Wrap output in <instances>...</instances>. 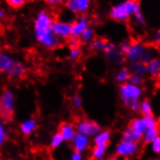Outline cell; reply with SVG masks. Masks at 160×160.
Here are the masks:
<instances>
[{"mask_svg":"<svg viewBox=\"0 0 160 160\" xmlns=\"http://www.w3.org/2000/svg\"><path fill=\"white\" fill-rule=\"evenodd\" d=\"M52 18L46 11L41 12L35 22V34L38 42L47 49H56L59 46V40L52 30Z\"/></svg>","mask_w":160,"mask_h":160,"instance_id":"cell-1","label":"cell"},{"mask_svg":"<svg viewBox=\"0 0 160 160\" xmlns=\"http://www.w3.org/2000/svg\"><path fill=\"white\" fill-rule=\"evenodd\" d=\"M15 95L10 88H4L0 94V112L1 118L8 120L12 119L15 111Z\"/></svg>","mask_w":160,"mask_h":160,"instance_id":"cell-2","label":"cell"},{"mask_svg":"<svg viewBox=\"0 0 160 160\" xmlns=\"http://www.w3.org/2000/svg\"><path fill=\"white\" fill-rule=\"evenodd\" d=\"M118 94L122 105L124 107H128L132 100L140 99L142 97L143 89L141 88V87L134 86V84H131L129 82H123L119 84Z\"/></svg>","mask_w":160,"mask_h":160,"instance_id":"cell-3","label":"cell"},{"mask_svg":"<svg viewBox=\"0 0 160 160\" xmlns=\"http://www.w3.org/2000/svg\"><path fill=\"white\" fill-rule=\"evenodd\" d=\"M139 4V0H128L112 9L110 17L116 21H126L133 14L134 8Z\"/></svg>","mask_w":160,"mask_h":160,"instance_id":"cell-4","label":"cell"},{"mask_svg":"<svg viewBox=\"0 0 160 160\" xmlns=\"http://www.w3.org/2000/svg\"><path fill=\"white\" fill-rule=\"evenodd\" d=\"M75 128H76V132L81 133L82 135H86L88 138L94 137L102 130L101 126L96 121L90 120V119L79 120L76 123V125H75Z\"/></svg>","mask_w":160,"mask_h":160,"instance_id":"cell-5","label":"cell"},{"mask_svg":"<svg viewBox=\"0 0 160 160\" xmlns=\"http://www.w3.org/2000/svg\"><path fill=\"white\" fill-rule=\"evenodd\" d=\"M139 150V144L134 143V142H130V141H124V140H120L118 143L115 152L116 155L123 158H128L135 155Z\"/></svg>","mask_w":160,"mask_h":160,"instance_id":"cell-6","label":"cell"},{"mask_svg":"<svg viewBox=\"0 0 160 160\" xmlns=\"http://www.w3.org/2000/svg\"><path fill=\"white\" fill-rule=\"evenodd\" d=\"M145 51H146L145 46L142 45L141 43H139V42L128 43L127 50L123 54L124 58H126L130 62L141 60V58H142V55H143Z\"/></svg>","mask_w":160,"mask_h":160,"instance_id":"cell-7","label":"cell"},{"mask_svg":"<svg viewBox=\"0 0 160 160\" xmlns=\"http://www.w3.org/2000/svg\"><path fill=\"white\" fill-rule=\"evenodd\" d=\"M105 54H106V58L108 59V61L114 65H120L123 63L124 61V55L122 54L119 50L117 49V47L112 44L108 43L107 46L105 47L104 49Z\"/></svg>","mask_w":160,"mask_h":160,"instance_id":"cell-8","label":"cell"},{"mask_svg":"<svg viewBox=\"0 0 160 160\" xmlns=\"http://www.w3.org/2000/svg\"><path fill=\"white\" fill-rule=\"evenodd\" d=\"M52 30L58 38L60 37L67 40L71 35V25L65 22L53 21L52 23Z\"/></svg>","mask_w":160,"mask_h":160,"instance_id":"cell-9","label":"cell"},{"mask_svg":"<svg viewBox=\"0 0 160 160\" xmlns=\"http://www.w3.org/2000/svg\"><path fill=\"white\" fill-rule=\"evenodd\" d=\"M72 143V148L74 152H83L84 150H87L88 148L89 147V138L87 137L86 135H82L81 133H76L74 138L71 141Z\"/></svg>","mask_w":160,"mask_h":160,"instance_id":"cell-10","label":"cell"},{"mask_svg":"<svg viewBox=\"0 0 160 160\" xmlns=\"http://www.w3.org/2000/svg\"><path fill=\"white\" fill-rule=\"evenodd\" d=\"M58 133L62 137L64 142H71L77 132L73 123L68 121H63L58 126Z\"/></svg>","mask_w":160,"mask_h":160,"instance_id":"cell-11","label":"cell"},{"mask_svg":"<svg viewBox=\"0 0 160 160\" xmlns=\"http://www.w3.org/2000/svg\"><path fill=\"white\" fill-rule=\"evenodd\" d=\"M71 25V35L73 38H80L82 33L88 27V18L86 16H82L78 21L74 22Z\"/></svg>","mask_w":160,"mask_h":160,"instance_id":"cell-12","label":"cell"},{"mask_svg":"<svg viewBox=\"0 0 160 160\" xmlns=\"http://www.w3.org/2000/svg\"><path fill=\"white\" fill-rule=\"evenodd\" d=\"M16 61L13 58L6 53L0 52V73L8 74L16 65Z\"/></svg>","mask_w":160,"mask_h":160,"instance_id":"cell-13","label":"cell"},{"mask_svg":"<svg viewBox=\"0 0 160 160\" xmlns=\"http://www.w3.org/2000/svg\"><path fill=\"white\" fill-rule=\"evenodd\" d=\"M127 69L130 74L137 75V76L142 78H144L147 75V64L143 63L141 60L130 62Z\"/></svg>","mask_w":160,"mask_h":160,"instance_id":"cell-14","label":"cell"},{"mask_svg":"<svg viewBox=\"0 0 160 160\" xmlns=\"http://www.w3.org/2000/svg\"><path fill=\"white\" fill-rule=\"evenodd\" d=\"M89 5V0H67V7L74 13L86 12Z\"/></svg>","mask_w":160,"mask_h":160,"instance_id":"cell-15","label":"cell"},{"mask_svg":"<svg viewBox=\"0 0 160 160\" xmlns=\"http://www.w3.org/2000/svg\"><path fill=\"white\" fill-rule=\"evenodd\" d=\"M37 128V121L34 118H27L23 120L20 124V130L22 135L29 136L31 135Z\"/></svg>","mask_w":160,"mask_h":160,"instance_id":"cell-16","label":"cell"},{"mask_svg":"<svg viewBox=\"0 0 160 160\" xmlns=\"http://www.w3.org/2000/svg\"><path fill=\"white\" fill-rule=\"evenodd\" d=\"M128 127L134 131L135 133L143 136V134L145 133V131L147 129L145 123H144V120L142 118H132L130 121H129V124H128Z\"/></svg>","mask_w":160,"mask_h":160,"instance_id":"cell-17","label":"cell"},{"mask_svg":"<svg viewBox=\"0 0 160 160\" xmlns=\"http://www.w3.org/2000/svg\"><path fill=\"white\" fill-rule=\"evenodd\" d=\"M112 138V133L110 130H101L93 138L94 146L97 145H109Z\"/></svg>","mask_w":160,"mask_h":160,"instance_id":"cell-18","label":"cell"},{"mask_svg":"<svg viewBox=\"0 0 160 160\" xmlns=\"http://www.w3.org/2000/svg\"><path fill=\"white\" fill-rule=\"evenodd\" d=\"M147 74L150 78L157 79L160 74V61L157 58H153L150 62L147 64Z\"/></svg>","mask_w":160,"mask_h":160,"instance_id":"cell-19","label":"cell"},{"mask_svg":"<svg viewBox=\"0 0 160 160\" xmlns=\"http://www.w3.org/2000/svg\"><path fill=\"white\" fill-rule=\"evenodd\" d=\"M108 149V145H97L94 146L90 152L91 160H102L105 157Z\"/></svg>","mask_w":160,"mask_h":160,"instance_id":"cell-20","label":"cell"},{"mask_svg":"<svg viewBox=\"0 0 160 160\" xmlns=\"http://www.w3.org/2000/svg\"><path fill=\"white\" fill-rule=\"evenodd\" d=\"M158 136H159V127L147 128L145 133L142 136V142L145 145H150Z\"/></svg>","mask_w":160,"mask_h":160,"instance_id":"cell-21","label":"cell"},{"mask_svg":"<svg viewBox=\"0 0 160 160\" xmlns=\"http://www.w3.org/2000/svg\"><path fill=\"white\" fill-rule=\"evenodd\" d=\"M121 140H124V141H130V142H134L137 144H140L142 142V136L135 133L134 131L131 130L128 126L123 130L122 132V138Z\"/></svg>","mask_w":160,"mask_h":160,"instance_id":"cell-22","label":"cell"},{"mask_svg":"<svg viewBox=\"0 0 160 160\" xmlns=\"http://www.w3.org/2000/svg\"><path fill=\"white\" fill-rule=\"evenodd\" d=\"M25 70L26 69H25V66L23 64H22L20 62H17L15 66L12 68V70L7 75L12 79H17V78H20V77L23 76L24 73H25Z\"/></svg>","mask_w":160,"mask_h":160,"instance_id":"cell-23","label":"cell"},{"mask_svg":"<svg viewBox=\"0 0 160 160\" xmlns=\"http://www.w3.org/2000/svg\"><path fill=\"white\" fill-rule=\"evenodd\" d=\"M139 112H141L142 117L153 115L152 114V103H150V101L148 99H144L143 101H141Z\"/></svg>","mask_w":160,"mask_h":160,"instance_id":"cell-24","label":"cell"},{"mask_svg":"<svg viewBox=\"0 0 160 160\" xmlns=\"http://www.w3.org/2000/svg\"><path fill=\"white\" fill-rule=\"evenodd\" d=\"M129 75H130V73H129L128 69L126 67H122L116 73L114 79L117 82H118L120 84V83H123V82H127Z\"/></svg>","mask_w":160,"mask_h":160,"instance_id":"cell-25","label":"cell"},{"mask_svg":"<svg viewBox=\"0 0 160 160\" xmlns=\"http://www.w3.org/2000/svg\"><path fill=\"white\" fill-rule=\"evenodd\" d=\"M144 123L147 128H152V127H158V120L153 115H149V116H145L142 117Z\"/></svg>","mask_w":160,"mask_h":160,"instance_id":"cell-26","label":"cell"},{"mask_svg":"<svg viewBox=\"0 0 160 160\" xmlns=\"http://www.w3.org/2000/svg\"><path fill=\"white\" fill-rule=\"evenodd\" d=\"M108 42L105 39H95L91 42L90 48L94 51H104Z\"/></svg>","mask_w":160,"mask_h":160,"instance_id":"cell-27","label":"cell"},{"mask_svg":"<svg viewBox=\"0 0 160 160\" xmlns=\"http://www.w3.org/2000/svg\"><path fill=\"white\" fill-rule=\"evenodd\" d=\"M63 139L62 137L60 136V134L58 132V133H55L52 135V139H51V148L52 149H56V148H58L62 144H63Z\"/></svg>","mask_w":160,"mask_h":160,"instance_id":"cell-28","label":"cell"},{"mask_svg":"<svg viewBox=\"0 0 160 160\" xmlns=\"http://www.w3.org/2000/svg\"><path fill=\"white\" fill-rule=\"evenodd\" d=\"M92 37H93V32L91 30V28L88 26L86 29H84V31L82 33L79 39H80L81 43H88L92 40Z\"/></svg>","mask_w":160,"mask_h":160,"instance_id":"cell-29","label":"cell"},{"mask_svg":"<svg viewBox=\"0 0 160 160\" xmlns=\"http://www.w3.org/2000/svg\"><path fill=\"white\" fill-rule=\"evenodd\" d=\"M126 82H129V83H131V84H134V86L140 87L141 84H143V83H144V78L139 77V76H137V75L130 74Z\"/></svg>","mask_w":160,"mask_h":160,"instance_id":"cell-30","label":"cell"},{"mask_svg":"<svg viewBox=\"0 0 160 160\" xmlns=\"http://www.w3.org/2000/svg\"><path fill=\"white\" fill-rule=\"evenodd\" d=\"M7 139H8V131L6 130L4 123L0 120V147H2L5 144Z\"/></svg>","mask_w":160,"mask_h":160,"instance_id":"cell-31","label":"cell"},{"mask_svg":"<svg viewBox=\"0 0 160 160\" xmlns=\"http://www.w3.org/2000/svg\"><path fill=\"white\" fill-rule=\"evenodd\" d=\"M153 58H155V56H154V52L152 51H150V50H146L142 55V58H141V61H142L143 63L145 64H148V62L152 61Z\"/></svg>","mask_w":160,"mask_h":160,"instance_id":"cell-32","label":"cell"},{"mask_svg":"<svg viewBox=\"0 0 160 160\" xmlns=\"http://www.w3.org/2000/svg\"><path fill=\"white\" fill-rule=\"evenodd\" d=\"M67 44L70 49H80L81 47V41L78 38H73V37H69L67 39Z\"/></svg>","mask_w":160,"mask_h":160,"instance_id":"cell-33","label":"cell"},{"mask_svg":"<svg viewBox=\"0 0 160 160\" xmlns=\"http://www.w3.org/2000/svg\"><path fill=\"white\" fill-rule=\"evenodd\" d=\"M72 105L75 109H80L82 105V99L80 94H75L72 98Z\"/></svg>","mask_w":160,"mask_h":160,"instance_id":"cell-34","label":"cell"},{"mask_svg":"<svg viewBox=\"0 0 160 160\" xmlns=\"http://www.w3.org/2000/svg\"><path fill=\"white\" fill-rule=\"evenodd\" d=\"M150 146H152V149L153 153H155V154L160 153V135L155 138V140L150 144Z\"/></svg>","mask_w":160,"mask_h":160,"instance_id":"cell-35","label":"cell"},{"mask_svg":"<svg viewBox=\"0 0 160 160\" xmlns=\"http://www.w3.org/2000/svg\"><path fill=\"white\" fill-rule=\"evenodd\" d=\"M26 0H6V2L13 8H20L24 5Z\"/></svg>","mask_w":160,"mask_h":160,"instance_id":"cell-36","label":"cell"},{"mask_svg":"<svg viewBox=\"0 0 160 160\" xmlns=\"http://www.w3.org/2000/svg\"><path fill=\"white\" fill-rule=\"evenodd\" d=\"M140 103H141V101H140V99H135V100H132L130 102V104H129V109L132 111V112H139V110H140Z\"/></svg>","mask_w":160,"mask_h":160,"instance_id":"cell-37","label":"cell"},{"mask_svg":"<svg viewBox=\"0 0 160 160\" xmlns=\"http://www.w3.org/2000/svg\"><path fill=\"white\" fill-rule=\"evenodd\" d=\"M81 55V50L80 49H70V53H69V58L72 60H76L77 58H80Z\"/></svg>","mask_w":160,"mask_h":160,"instance_id":"cell-38","label":"cell"},{"mask_svg":"<svg viewBox=\"0 0 160 160\" xmlns=\"http://www.w3.org/2000/svg\"><path fill=\"white\" fill-rule=\"evenodd\" d=\"M70 160H83V157H82V154L81 152H73L71 154Z\"/></svg>","mask_w":160,"mask_h":160,"instance_id":"cell-39","label":"cell"},{"mask_svg":"<svg viewBox=\"0 0 160 160\" xmlns=\"http://www.w3.org/2000/svg\"><path fill=\"white\" fill-rule=\"evenodd\" d=\"M106 160H120V158L117 155H112V156H110L109 158H107Z\"/></svg>","mask_w":160,"mask_h":160,"instance_id":"cell-40","label":"cell"},{"mask_svg":"<svg viewBox=\"0 0 160 160\" xmlns=\"http://www.w3.org/2000/svg\"><path fill=\"white\" fill-rule=\"evenodd\" d=\"M2 16H3V13H2V12H0V18H1Z\"/></svg>","mask_w":160,"mask_h":160,"instance_id":"cell-41","label":"cell"},{"mask_svg":"<svg viewBox=\"0 0 160 160\" xmlns=\"http://www.w3.org/2000/svg\"><path fill=\"white\" fill-rule=\"evenodd\" d=\"M60 1H62V0H60Z\"/></svg>","mask_w":160,"mask_h":160,"instance_id":"cell-42","label":"cell"},{"mask_svg":"<svg viewBox=\"0 0 160 160\" xmlns=\"http://www.w3.org/2000/svg\"><path fill=\"white\" fill-rule=\"evenodd\" d=\"M126 160H127V159H126Z\"/></svg>","mask_w":160,"mask_h":160,"instance_id":"cell-43","label":"cell"}]
</instances>
